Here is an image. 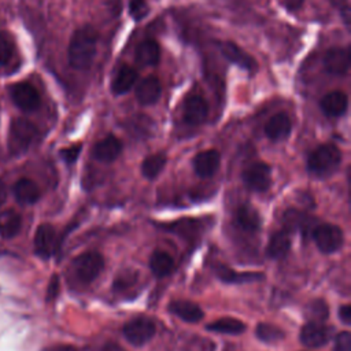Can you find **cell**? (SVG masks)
Returning <instances> with one entry per match:
<instances>
[{
    "instance_id": "5",
    "label": "cell",
    "mask_w": 351,
    "mask_h": 351,
    "mask_svg": "<svg viewBox=\"0 0 351 351\" xmlns=\"http://www.w3.org/2000/svg\"><path fill=\"white\" fill-rule=\"evenodd\" d=\"M313 239L318 250L324 254H332L341 248L344 243L343 230L333 223H321L313 229Z\"/></svg>"
},
{
    "instance_id": "32",
    "label": "cell",
    "mask_w": 351,
    "mask_h": 351,
    "mask_svg": "<svg viewBox=\"0 0 351 351\" xmlns=\"http://www.w3.org/2000/svg\"><path fill=\"white\" fill-rule=\"evenodd\" d=\"M284 223L289 230H296L307 226V217L298 210H288L284 214Z\"/></svg>"
},
{
    "instance_id": "15",
    "label": "cell",
    "mask_w": 351,
    "mask_h": 351,
    "mask_svg": "<svg viewBox=\"0 0 351 351\" xmlns=\"http://www.w3.org/2000/svg\"><path fill=\"white\" fill-rule=\"evenodd\" d=\"M122 151V143L115 136H107L97 141L93 147V158L99 162L110 163L114 162Z\"/></svg>"
},
{
    "instance_id": "8",
    "label": "cell",
    "mask_w": 351,
    "mask_h": 351,
    "mask_svg": "<svg viewBox=\"0 0 351 351\" xmlns=\"http://www.w3.org/2000/svg\"><path fill=\"white\" fill-rule=\"evenodd\" d=\"M11 97L16 107L23 111H34L40 106V95L29 82H18L11 88Z\"/></svg>"
},
{
    "instance_id": "20",
    "label": "cell",
    "mask_w": 351,
    "mask_h": 351,
    "mask_svg": "<svg viewBox=\"0 0 351 351\" xmlns=\"http://www.w3.org/2000/svg\"><path fill=\"white\" fill-rule=\"evenodd\" d=\"M169 311L189 324L199 322L203 318V310L189 300H173L169 304Z\"/></svg>"
},
{
    "instance_id": "42",
    "label": "cell",
    "mask_w": 351,
    "mask_h": 351,
    "mask_svg": "<svg viewBox=\"0 0 351 351\" xmlns=\"http://www.w3.org/2000/svg\"><path fill=\"white\" fill-rule=\"evenodd\" d=\"M304 0H285V7L291 11H295V10H299L302 7Z\"/></svg>"
},
{
    "instance_id": "9",
    "label": "cell",
    "mask_w": 351,
    "mask_h": 351,
    "mask_svg": "<svg viewBox=\"0 0 351 351\" xmlns=\"http://www.w3.org/2000/svg\"><path fill=\"white\" fill-rule=\"evenodd\" d=\"M56 250V232L49 223H43L34 234V251L43 259H48Z\"/></svg>"
},
{
    "instance_id": "7",
    "label": "cell",
    "mask_w": 351,
    "mask_h": 351,
    "mask_svg": "<svg viewBox=\"0 0 351 351\" xmlns=\"http://www.w3.org/2000/svg\"><path fill=\"white\" fill-rule=\"evenodd\" d=\"M243 181L252 192H266L271 185V169L263 162L252 163L244 170Z\"/></svg>"
},
{
    "instance_id": "12",
    "label": "cell",
    "mask_w": 351,
    "mask_h": 351,
    "mask_svg": "<svg viewBox=\"0 0 351 351\" xmlns=\"http://www.w3.org/2000/svg\"><path fill=\"white\" fill-rule=\"evenodd\" d=\"M324 67L335 75L346 74L350 69V52L346 48H330L324 56Z\"/></svg>"
},
{
    "instance_id": "6",
    "label": "cell",
    "mask_w": 351,
    "mask_h": 351,
    "mask_svg": "<svg viewBox=\"0 0 351 351\" xmlns=\"http://www.w3.org/2000/svg\"><path fill=\"white\" fill-rule=\"evenodd\" d=\"M122 333L130 344L140 347V346H144L145 343H148L154 337L155 324L152 319H149L147 317H137V318L128 321L123 325Z\"/></svg>"
},
{
    "instance_id": "27",
    "label": "cell",
    "mask_w": 351,
    "mask_h": 351,
    "mask_svg": "<svg viewBox=\"0 0 351 351\" xmlns=\"http://www.w3.org/2000/svg\"><path fill=\"white\" fill-rule=\"evenodd\" d=\"M173 258L165 251H155L149 259V269L155 277H165L173 271Z\"/></svg>"
},
{
    "instance_id": "13",
    "label": "cell",
    "mask_w": 351,
    "mask_h": 351,
    "mask_svg": "<svg viewBox=\"0 0 351 351\" xmlns=\"http://www.w3.org/2000/svg\"><path fill=\"white\" fill-rule=\"evenodd\" d=\"M219 49L222 55L232 63L248 70V71H255L256 69V62L254 58H251L244 49H241L239 45H236L232 41H223L219 44Z\"/></svg>"
},
{
    "instance_id": "14",
    "label": "cell",
    "mask_w": 351,
    "mask_h": 351,
    "mask_svg": "<svg viewBox=\"0 0 351 351\" xmlns=\"http://www.w3.org/2000/svg\"><path fill=\"white\" fill-rule=\"evenodd\" d=\"M207 114H208V106L202 96L193 95L186 99L185 107H184V119L186 123L193 126L200 125L207 119Z\"/></svg>"
},
{
    "instance_id": "18",
    "label": "cell",
    "mask_w": 351,
    "mask_h": 351,
    "mask_svg": "<svg viewBox=\"0 0 351 351\" xmlns=\"http://www.w3.org/2000/svg\"><path fill=\"white\" fill-rule=\"evenodd\" d=\"M291 133V119L285 112L274 114L265 125V134L271 141L285 140Z\"/></svg>"
},
{
    "instance_id": "43",
    "label": "cell",
    "mask_w": 351,
    "mask_h": 351,
    "mask_svg": "<svg viewBox=\"0 0 351 351\" xmlns=\"http://www.w3.org/2000/svg\"><path fill=\"white\" fill-rule=\"evenodd\" d=\"M5 199H7V189H5V185L0 181V207L5 203Z\"/></svg>"
},
{
    "instance_id": "39",
    "label": "cell",
    "mask_w": 351,
    "mask_h": 351,
    "mask_svg": "<svg viewBox=\"0 0 351 351\" xmlns=\"http://www.w3.org/2000/svg\"><path fill=\"white\" fill-rule=\"evenodd\" d=\"M59 289H60V285H59V277L55 274L52 276L51 281H49V285H48V292H47V300H52L58 296L59 293Z\"/></svg>"
},
{
    "instance_id": "2",
    "label": "cell",
    "mask_w": 351,
    "mask_h": 351,
    "mask_svg": "<svg viewBox=\"0 0 351 351\" xmlns=\"http://www.w3.org/2000/svg\"><path fill=\"white\" fill-rule=\"evenodd\" d=\"M341 162V152L333 144L317 147L307 159V170L318 177H326L336 171Z\"/></svg>"
},
{
    "instance_id": "28",
    "label": "cell",
    "mask_w": 351,
    "mask_h": 351,
    "mask_svg": "<svg viewBox=\"0 0 351 351\" xmlns=\"http://www.w3.org/2000/svg\"><path fill=\"white\" fill-rule=\"evenodd\" d=\"M207 330L211 332H218V333H225V335H240L245 330V324L240 319L225 317L219 318L206 326Z\"/></svg>"
},
{
    "instance_id": "38",
    "label": "cell",
    "mask_w": 351,
    "mask_h": 351,
    "mask_svg": "<svg viewBox=\"0 0 351 351\" xmlns=\"http://www.w3.org/2000/svg\"><path fill=\"white\" fill-rule=\"evenodd\" d=\"M81 152V144H74L71 147H67L60 151V156L66 163H74Z\"/></svg>"
},
{
    "instance_id": "24",
    "label": "cell",
    "mask_w": 351,
    "mask_h": 351,
    "mask_svg": "<svg viewBox=\"0 0 351 351\" xmlns=\"http://www.w3.org/2000/svg\"><path fill=\"white\" fill-rule=\"evenodd\" d=\"M137 71L130 67V66H122L117 75L114 77L112 80V85H111V89L115 95H125L128 93L136 84L137 81Z\"/></svg>"
},
{
    "instance_id": "44",
    "label": "cell",
    "mask_w": 351,
    "mask_h": 351,
    "mask_svg": "<svg viewBox=\"0 0 351 351\" xmlns=\"http://www.w3.org/2000/svg\"><path fill=\"white\" fill-rule=\"evenodd\" d=\"M45 351H74V348H71V347H53V348H48Z\"/></svg>"
},
{
    "instance_id": "30",
    "label": "cell",
    "mask_w": 351,
    "mask_h": 351,
    "mask_svg": "<svg viewBox=\"0 0 351 351\" xmlns=\"http://www.w3.org/2000/svg\"><path fill=\"white\" fill-rule=\"evenodd\" d=\"M304 315L308 319V322H318L321 324L322 321H325L329 315V308L326 306V303L322 299H315L311 300L304 310Z\"/></svg>"
},
{
    "instance_id": "10",
    "label": "cell",
    "mask_w": 351,
    "mask_h": 351,
    "mask_svg": "<svg viewBox=\"0 0 351 351\" xmlns=\"http://www.w3.org/2000/svg\"><path fill=\"white\" fill-rule=\"evenodd\" d=\"M330 339V329L318 322H307L300 330V341L311 348L324 347Z\"/></svg>"
},
{
    "instance_id": "22",
    "label": "cell",
    "mask_w": 351,
    "mask_h": 351,
    "mask_svg": "<svg viewBox=\"0 0 351 351\" xmlns=\"http://www.w3.org/2000/svg\"><path fill=\"white\" fill-rule=\"evenodd\" d=\"M14 196L21 204H34L40 199V188L30 178H19L14 185Z\"/></svg>"
},
{
    "instance_id": "26",
    "label": "cell",
    "mask_w": 351,
    "mask_h": 351,
    "mask_svg": "<svg viewBox=\"0 0 351 351\" xmlns=\"http://www.w3.org/2000/svg\"><path fill=\"white\" fill-rule=\"evenodd\" d=\"M159 58L160 49L155 40H144L136 48V60L143 66H155Z\"/></svg>"
},
{
    "instance_id": "4",
    "label": "cell",
    "mask_w": 351,
    "mask_h": 351,
    "mask_svg": "<svg viewBox=\"0 0 351 351\" xmlns=\"http://www.w3.org/2000/svg\"><path fill=\"white\" fill-rule=\"evenodd\" d=\"M104 267V259L99 252L89 251L78 255L73 261V269L75 277L84 282H92L103 270Z\"/></svg>"
},
{
    "instance_id": "23",
    "label": "cell",
    "mask_w": 351,
    "mask_h": 351,
    "mask_svg": "<svg viewBox=\"0 0 351 351\" xmlns=\"http://www.w3.org/2000/svg\"><path fill=\"white\" fill-rule=\"evenodd\" d=\"M22 228L21 214L12 208L0 213V236L3 239L15 237Z\"/></svg>"
},
{
    "instance_id": "16",
    "label": "cell",
    "mask_w": 351,
    "mask_h": 351,
    "mask_svg": "<svg viewBox=\"0 0 351 351\" xmlns=\"http://www.w3.org/2000/svg\"><path fill=\"white\" fill-rule=\"evenodd\" d=\"M215 276L228 284H243V282H252V281H259L263 278L262 273H252V271H234L232 267H228L222 263H217L213 267Z\"/></svg>"
},
{
    "instance_id": "25",
    "label": "cell",
    "mask_w": 351,
    "mask_h": 351,
    "mask_svg": "<svg viewBox=\"0 0 351 351\" xmlns=\"http://www.w3.org/2000/svg\"><path fill=\"white\" fill-rule=\"evenodd\" d=\"M291 248V237L287 230H278L271 234L267 244V255L271 259L284 258Z\"/></svg>"
},
{
    "instance_id": "41",
    "label": "cell",
    "mask_w": 351,
    "mask_h": 351,
    "mask_svg": "<svg viewBox=\"0 0 351 351\" xmlns=\"http://www.w3.org/2000/svg\"><path fill=\"white\" fill-rule=\"evenodd\" d=\"M100 351H125L123 347H121L118 343H114V341H108L106 343Z\"/></svg>"
},
{
    "instance_id": "19",
    "label": "cell",
    "mask_w": 351,
    "mask_h": 351,
    "mask_svg": "<svg viewBox=\"0 0 351 351\" xmlns=\"http://www.w3.org/2000/svg\"><path fill=\"white\" fill-rule=\"evenodd\" d=\"M321 110L328 117H340L348 107V97L341 90H333L326 93L321 99Z\"/></svg>"
},
{
    "instance_id": "3",
    "label": "cell",
    "mask_w": 351,
    "mask_h": 351,
    "mask_svg": "<svg viewBox=\"0 0 351 351\" xmlns=\"http://www.w3.org/2000/svg\"><path fill=\"white\" fill-rule=\"evenodd\" d=\"M36 134H37V129L30 121L25 118L14 119L10 125L8 138H7V147L10 154L14 156H18L26 152L32 145Z\"/></svg>"
},
{
    "instance_id": "1",
    "label": "cell",
    "mask_w": 351,
    "mask_h": 351,
    "mask_svg": "<svg viewBox=\"0 0 351 351\" xmlns=\"http://www.w3.org/2000/svg\"><path fill=\"white\" fill-rule=\"evenodd\" d=\"M97 34L90 26L74 32L69 44V63L73 69L88 70L96 56Z\"/></svg>"
},
{
    "instance_id": "35",
    "label": "cell",
    "mask_w": 351,
    "mask_h": 351,
    "mask_svg": "<svg viewBox=\"0 0 351 351\" xmlns=\"http://www.w3.org/2000/svg\"><path fill=\"white\" fill-rule=\"evenodd\" d=\"M129 14L134 21H141L148 14V5L145 0H130Z\"/></svg>"
},
{
    "instance_id": "34",
    "label": "cell",
    "mask_w": 351,
    "mask_h": 351,
    "mask_svg": "<svg viewBox=\"0 0 351 351\" xmlns=\"http://www.w3.org/2000/svg\"><path fill=\"white\" fill-rule=\"evenodd\" d=\"M137 281V271L133 269L122 270L118 273V276L114 280V288L115 289H126L132 287Z\"/></svg>"
},
{
    "instance_id": "11",
    "label": "cell",
    "mask_w": 351,
    "mask_h": 351,
    "mask_svg": "<svg viewBox=\"0 0 351 351\" xmlns=\"http://www.w3.org/2000/svg\"><path fill=\"white\" fill-rule=\"evenodd\" d=\"M221 163V155L217 149H207L199 152L193 158L195 173L202 178H208L215 174Z\"/></svg>"
},
{
    "instance_id": "29",
    "label": "cell",
    "mask_w": 351,
    "mask_h": 351,
    "mask_svg": "<svg viewBox=\"0 0 351 351\" xmlns=\"http://www.w3.org/2000/svg\"><path fill=\"white\" fill-rule=\"evenodd\" d=\"M166 165V156L163 154H152L147 156L141 163V173L145 178H156Z\"/></svg>"
},
{
    "instance_id": "33",
    "label": "cell",
    "mask_w": 351,
    "mask_h": 351,
    "mask_svg": "<svg viewBox=\"0 0 351 351\" xmlns=\"http://www.w3.org/2000/svg\"><path fill=\"white\" fill-rule=\"evenodd\" d=\"M14 53V43L8 33L0 32V64H7Z\"/></svg>"
},
{
    "instance_id": "37",
    "label": "cell",
    "mask_w": 351,
    "mask_h": 351,
    "mask_svg": "<svg viewBox=\"0 0 351 351\" xmlns=\"http://www.w3.org/2000/svg\"><path fill=\"white\" fill-rule=\"evenodd\" d=\"M196 222L195 221H182V222H177V223H173L169 229H171V230H174V232H177V233H180V234H182L184 237H186V236H191L192 234V230L193 229H196Z\"/></svg>"
},
{
    "instance_id": "21",
    "label": "cell",
    "mask_w": 351,
    "mask_h": 351,
    "mask_svg": "<svg viewBox=\"0 0 351 351\" xmlns=\"http://www.w3.org/2000/svg\"><path fill=\"white\" fill-rule=\"evenodd\" d=\"M234 222L240 230L248 232V233H254L261 228V217L258 211L247 204L240 206L237 208L234 215Z\"/></svg>"
},
{
    "instance_id": "40",
    "label": "cell",
    "mask_w": 351,
    "mask_h": 351,
    "mask_svg": "<svg viewBox=\"0 0 351 351\" xmlns=\"http://www.w3.org/2000/svg\"><path fill=\"white\" fill-rule=\"evenodd\" d=\"M339 318L346 324L350 325L351 324V307L348 304H344L339 308Z\"/></svg>"
},
{
    "instance_id": "36",
    "label": "cell",
    "mask_w": 351,
    "mask_h": 351,
    "mask_svg": "<svg viewBox=\"0 0 351 351\" xmlns=\"http://www.w3.org/2000/svg\"><path fill=\"white\" fill-rule=\"evenodd\" d=\"M335 351H351V333L343 330L336 336Z\"/></svg>"
},
{
    "instance_id": "45",
    "label": "cell",
    "mask_w": 351,
    "mask_h": 351,
    "mask_svg": "<svg viewBox=\"0 0 351 351\" xmlns=\"http://www.w3.org/2000/svg\"><path fill=\"white\" fill-rule=\"evenodd\" d=\"M333 1H335V0H333Z\"/></svg>"
},
{
    "instance_id": "17",
    "label": "cell",
    "mask_w": 351,
    "mask_h": 351,
    "mask_svg": "<svg viewBox=\"0 0 351 351\" xmlns=\"http://www.w3.org/2000/svg\"><path fill=\"white\" fill-rule=\"evenodd\" d=\"M160 92H162L160 81L156 77L149 75V77L144 78L137 85V88H136V99L143 106H151V104L158 101V99L160 96Z\"/></svg>"
},
{
    "instance_id": "31",
    "label": "cell",
    "mask_w": 351,
    "mask_h": 351,
    "mask_svg": "<svg viewBox=\"0 0 351 351\" xmlns=\"http://www.w3.org/2000/svg\"><path fill=\"white\" fill-rule=\"evenodd\" d=\"M256 337L265 343H277L284 339L285 333L282 329H280L276 325L267 324V322H261L256 326Z\"/></svg>"
}]
</instances>
